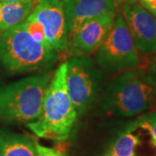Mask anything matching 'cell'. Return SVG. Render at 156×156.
Listing matches in <instances>:
<instances>
[{"instance_id": "11", "label": "cell", "mask_w": 156, "mask_h": 156, "mask_svg": "<svg viewBox=\"0 0 156 156\" xmlns=\"http://www.w3.org/2000/svg\"><path fill=\"white\" fill-rule=\"evenodd\" d=\"M0 156H37L36 143L23 134L0 129Z\"/></svg>"}, {"instance_id": "16", "label": "cell", "mask_w": 156, "mask_h": 156, "mask_svg": "<svg viewBox=\"0 0 156 156\" xmlns=\"http://www.w3.org/2000/svg\"><path fill=\"white\" fill-rule=\"evenodd\" d=\"M36 148L37 156H62L60 153L55 149L40 145L38 143H36Z\"/></svg>"}, {"instance_id": "9", "label": "cell", "mask_w": 156, "mask_h": 156, "mask_svg": "<svg viewBox=\"0 0 156 156\" xmlns=\"http://www.w3.org/2000/svg\"><path fill=\"white\" fill-rule=\"evenodd\" d=\"M125 18L135 47L143 55L156 51V17L136 3L122 5Z\"/></svg>"}, {"instance_id": "13", "label": "cell", "mask_w": 156, "mask_h": 156, "mask_svg": "<svg viewBox=\"0 0 156 156\" xmlns=\"http://www.w3.org/2000/svg\"><path fill=\"white\" fill-rule=\"evenodd\" d=\"M140 143L139 136L125 132L115 140L104 156H135V149Z\"/></svg>"}, {"instance_id": "2", "label": "cell", "mask_w": 156, "mask_h": 156, "mask_svg": "<svg viewBox=\"0 0 156 156\" xmlns=\"http://www.w3.org/2000/svg\"><path fill=\"white\" fill-rule=\"evenodd\" d=\"M67 62H64L53 73L45 92L39 116L26 127L41 138L56 141L69 137L77 114L69 98L66 86Z\"/></svg>"}, {"instance_id": "8", "label": "cell", "mask_w": 156, "mask_h": 156, "mask_svg": "<svg viewBox=\"0 0 156 156\" xmlns=\"http://www.w3.org/2000/svg\"><path fill=\"white\" fill-rule=\"evenodd\" d=\"M116 13L102 15L83 23L68 37L64 53L69 57L95 53L110 32Z\"/></svg>"}, {"instance_id": "22", "label": "cell", "mask_w": 156, "mask_h": 156, "mask_svg": "<svg viewBox=\"0 0 156 156\" xmlns=\"http://www.w3.org/2000/svg\"><path fill=\"white\" fill-rule=\"evenodd\" d=\"M154 106H156V97H155V101H154Z\"/></svg>"}, {"instance_id": "10", "label": "cell", "mask_w": 156, "mask_h": 156, "mask_svg": "<svg viewBox=\"0 0 156 156\" xmlns=\"http://www.w3.org/2000/svg\"><path fill=\"white\" fill-rule=\"evenodd\" d=\"M116 0H70L65 4L69 37L83 23L109 13H116Z\"/></svg>"}, {"instance_id": "3", "label": "cell", "mask_w": 156, "mask_h": 156, "mask_svg": "<svg viewBox=\"0 0 156 156\" xmlns=\"http://www.w3.org/2000/svg\"><path fill=\"white\" fill-rule=\"evenodd\" d=\"M58 54L35 41L24 23L0 34V64L11 74L49 71Z\"/></svg>"}, {"instance_id": "12", "label": "cell", "mask_w": 156, "mask_h": 156, "mask_svg": "<svg viewBox=\"0 0 156 156\" xmlns=\"http://www.w3.org/2000/svg\"><path fill=\"white\" fill-rule=\"evenodd\" d=\"M33 3L0 2V34L23 23L33 11Z\"/></svg>"}, {"instance_id": "5", "label": "cell", "mask_w": 156, "mask_h": 156, "mask_svg": "<svg viewBox=\"0 0 156 156\" xmlns=\"http://www.w3.org/2000/svg\"><path fill=\"white\" fill-rule=\"evenodd\" d=\"M67 62L66 86L77 116L93 107L101 92L104 71L89 56H70Z\"/></svg>"}, {"instance_id": "17", "label": "cell", "mask_w": 156, "mask_h": 156, "mask_svg": "<svg viewBox=\"0 0 156 156\" xmlns=\"http://www.w3.org/2000/svg\"><path fill=\"white\" fill-rule=\"evenodd\" d=\"M140 5L152 13L156 17V0H138Z\"/></svg>"}, {"instance_id": "18", "label": "cell", "mask_w": 156, "mask_h": 156, "mask_svg": "<svg viewBox=\"0 0 156 156\" xmlns=\"http://www.w3.org/2000/svg\"><path fill=\"white\" fill-rule=\"evenodd\" d=\"M147 72L150 78L151 82L156 87V61L154 62L148 67V69H147Z\"/></svg>"}, {"instance_id": "21", "label": "cell", "mask_w": 156, "mask_h": 156, "mask_svg": "<svg viewBox=\"0 0 156 156\" xmlns=\"http://www.w3.org/2000/svg\"><path fill=\"white\" fill-rule=\"evenodd\" d=\"M62 2H63L64 4H66L67 2H69V1H70V0H62Z\"/></svg>"}, {"instance_id": "1", "label": "cell", "mask_w": 156, "mask_h": 156, "mask_svg": "<svg viewBox=\"0 0 156 156\" xmlns=\"http://www.w3.org/2000/svg\"><path fill=\"white\" fill-rule=\"evenodd\" d=\"M155 97L156 87L147 69L135 68L119 74L108 83L101 99V114L134 116L154 106Z\"/></svg>"}, {"instance_id": "15", "label": "cell", "mask_w": 156, "mask_h": 156, "mask_svg": "<svg viewBox=\"0 0 156 156\" xmlns=\"http://www.w3.org/2000/svg\"><path fill=\"white\" fill-rule=\"evenodd\" d=\"M23 23H24V24L27 27L29 33L30 34V36L32 37V38L35 41H37V43L41 44L42 45H44L45 47L52 48L50 46L48 39L46 37V35H45L44 28L42 27V25L38 22H37L36 20H34L32 18L28 17Z\"/></svg>"}, {"instance_id": "6", "label": "cell", "mask_w": 156, "mask_h": 156, "mask_svg": "<svg viewBox=\"0 0 156 156\" xmlns=\"http://www.w3.org/2000/svg\"><path fill=\"white\" fill-rule=\"evenodd\" d=\"M95 61L108 73L140 67L139 53L122 12H117L108 36L95 52Z\"/></svg>"}, {"instance_id": "19", "label": "cell", "mask_w": 156, "mask_h": 156, "mask_svg": "<svg viewBox=\"0 0 156 156\" xmlns=\"http://www.w3.org/2000/svg\"><path fill=\"white\" fill-rule=\"evenodd\" d=\"M0 2L5 3H33L36 0H0Z\"/></svg>"}, {"instance_id": "7", "label": "cell", "mask_w": 156, "mask_h": 156, "mask_svg": "<svg viewBox=\"0 0 156 156\" xmlns=\"http://www.w3.org/2000/svg\"><path fill=\"white\" fill-rule=\"evenodd\" d=\"M29 17L42 25L53 50L57 54L63 53L69 37L65 4L62 0H36Z\"/></svg>"}, {"instance_id": "20", "label": "cell", "mask_w": 156, "mask_h": 156, "mask_svg": "<svg viewBox=\"0 0 156 156\" xmlns=\"http://www.w3.org/2000/svg\"><path fill=\"white\" fill-rule=\"evenodd\" d=\"M117 2H119L121 4V5H122L123 4H126V3H136L137 0H116Z\"/></svg>"}, {"instance_id": "14", "label": "cell", "mask_w": 156, "mask_h": 156, "mask_svg": "<svg viewBox=\"0 0 156 156\" xmlns=\"http://www.w3.org/2000/svg\"><path fill=\"white\" fill-rule=\"evenodd\" d=\"M142 128L147 130L151 137L152 145L156 147V110L146 113L141 116L137 118L132 123L126 132H132L136 128Z\"/></svg>"}, {"instance_id": "4", "label": "cell", "mask_w": 156, "mask_h": 156, "mask_svg": "<svg viewBox=\"0 0 156 156\" xmlns=\"http://www.w3.org/2000/svg\"><path fill=\"white\" fill-rule=\"evenodd\" d=\"M52 76L44 71L0 87V121L25 125L34 122L41 113Z\"/></svg>"}]
</instances>
